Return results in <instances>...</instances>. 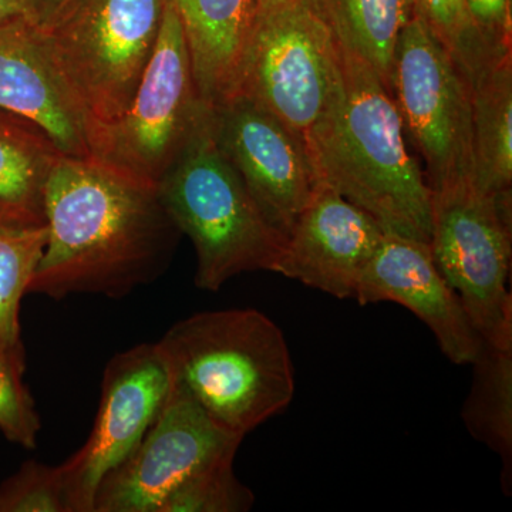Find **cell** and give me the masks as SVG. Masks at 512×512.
<instances>
[{
	"label": "cell",
	"mask_w": 512,
	"mask_h": 512,
	"mask_svg": "<svg viewBox=\"0 0 512 512\" xmlns=\"http://www.w3.org/2000/svg\"><path fill=\"white\" fill-rule=\"evenodd\" d=\"M47 241L30 293L119 299L151 284L173 262L181 231L157 188L89 157L62 154L47 178Z\"/></svg>",
	"instance_id": "cell-1"
},
{
	"label": "cell",
	"mask_w": 512,
	"mask_h": 512,
	"mask_svg": "<svg viewBox=\"0 0 512 512\" xmlns=\"http://www.w3.org/2000/svg\"><path fill=\"white\" fill-rule=\"evenodd\" d=\"M343 89L306 136L319 184L375 218L389 234L429 242L431 190L410 156L393 94L342 45Z\"/></svg>",
	"instance_id": "cell-2"
},
{
	"label": "cell",
	"mask_w": 512,
	"mask_h": 512,
	"mask_svg": "<svg viewBox=\"0 0 512 512\" xmlns=\"http://www.w3.org/2000/svg\"><path fill=\"white\" fill-rule=\"evenodd\" d=\"M158 345L175 382L212 420L244 439L295 396L284 332L256 309L195 313L171 326Z\"/></svg>",
	"instance_id": "cell-3"
},
{
	"label": "cell",
	"mask_w": 512,
	"mask_h": 512,
	"mask_svg": "<svg viewBox=\"0 0 512 512\" xmlns=\"http://www.w3.org/2000/svg\"><path fill=\"white\" fill-rule=\"evenodd\" d=\"M158 197L197 256L195 286L217 292L245 272H276L285 238L265 220L211 130L210 110Z\"/></svg>",
	"instance_id": "cell-4"
},
{
	"label": "cell",
	"mask_w": 512,
	"mask_h": 512,
	"mask_svg": "<svg viewBox=\"0 0 512 512\" xmlns=\"http://www.w3.org/2000/svg\"><path fill=\"white\" fill-rule=\"evenodd\" d=\"M210 107L201 100L174 0H164L156 49L130 106L117 119L87 124L89 158L157 188L197 133Z\"/></svg>",
	"instance_id": "cell-5"
},
{
	"label": "cell",
	"mask_w": 512,
	"mask_h": 512,
	"mask_svg": "<svg viewBox=\"0 0 512 512\" xmlns=\"http://www.w3.org/2000/svg\"><path fill=\"white\" fill-rule=\"evenodd\" d=\"M164 0H67L43 29L47 52L87 124L130 106L156 49Z\"/></svg>",
	"instance_id": "cell-6"
},
{
	"label": "cell",
	"mask_w": 512,
	"mask_h": 512,
	"mask_svg": "<svg viewBox=\"0 0 512 512\" xmlns=\"http://www.w3.org/2000/svg\"><path fill=\"white\" fill-rule=\"evenodd\" d=\"M429 245L483 342L512 350L511 192L481 190L473 178L431 191Z\"/></svg>",
	"instance_id": "cell-7"
},
{
	"label": "cell",
	"mask_w": 512,
	"mask_h": 512,
	"mask_svg": "<svg viewBox=\"0 0 512 512\" xmlns=\"http://www.w3.org/2000/svg\"><path fill=\"white\" fill-rule=\"evenodd\" d=\"M343 89L342 47L328 18L308 5L256 16L237 94L305 141Z\"/></svg>",
	"instance_id": "cell-8"
},
{
	"label": "cell",
	"mask_w": 512,
	"mask_h": 512,
	"mask_svg": "<svg viewBox=\"0 0 512 512\" xmlns=\"http://www.w3.org/2000/svg\"><path fill=\"white\" fill-rule=\"evenodd\" d=\"M392 94L430 190L473 178L471 84L417 12L397 42Z\"/></svg>",
	"instance_id": "cell-9"
},
{
	"label": "cell",
	"mask_w": 512,
	"mask_h": 512,
	"mask_svg": "<svg viewBox=\"0 0 512 512\" xmlns=\"http://www.w3.org/2000/svg\"><path fill=\"white\" fill-rule=\"evenodd\" d=\"M242 440L212 420L174 379L167 402L136 450L101 481L94 512H160L180 485L234 461Z\"/></svg>",
	"instance_id": "cell-10"
},
{
	"label": "cell",
	"mask_w": 512,
	"mask_h": 512,
	"mask_svg": "<svg viewBox=\"0 0 512 512\" xmlns=\"http://www.w3.org/2000/svg\"><path fill=\"white\" fill-rule=\"evenodd\" d=\"M173 386V370L158 342L124 350L107 363L89 440L59 466L70 512H94L101 481L136 450Z\"/></svg>",
	"instance_id": "cell-11"
},
{
	"label": "cell",
	"mask_w": 512,
	"mask_h": 512,
	"mask_svg": "<svg viewBox=\"0 0 512 512\" xmlns=\"http://www.w3.org/2000/svg\"><path fill=\"white\" fill-rule=\"evenodd\" d=\"M210 121L265 220L286 238L319 185L302 138L241 94L210 107Z\"/></svg>",
	"instance_id": "cell-12"
},
{
	"label": "cell",
	"mask_w": 512,
	"mask_h": 512,
	"mask_svg": "<svg viewBox=\"0 0 512 512\" xmlns=\"http://www.w3.org/2000/svg\"><path fill=\"white\" fill-rule=\"evenodd\" d=\"M353 299L360 305L394 302L409 309L456 365H471L483 348L463 303L437 268L429 242L384 232Z\"/></svg>",
	"instance_id": "cell-13"
},
{
	"label": "cell",
	"mask_w": 512,
	"mask_h": 512,
	"mask_svg": "<svg viewBox=\"0 0 512 512\" xmlns=\"http://www.w3.org/2000/svg\"><path fill=\"white\" fill-rule=\"evenodd\" d=\"M383 235L375 218L319 184L286 235L276 274L335 298L353 299Z\"/></svg>",
	"instance_id": "cell-14"
},
{
	"label": "cell",
	"mask_w": 512,
	"mask_h": 512,
	"mask_svg": "<svg viewBox=\"0 0 512 512\" xmlns=\"http://www.w3.org/2000/svg\"><path fill=\"white\" fill-rule=\"evenodd\" d=\"M0 109L35 121L66 156L89 157L86 116L36 22L20 20L0 29Z\"/></svg>",
	"instance_id": "cell-15"
},
{
	"label": "cell",
	"mask_w": 512,
	"mask_h": 512,
	"mask_svg": "<svg viewBox=\"0 0 512 512\" xmlns=\"http://www.w3.org/2000/svg\"><path fill=\"white\" fill-rule=\"evenodd\" d=\"M201 100L217 106L237 93L258 13L256 0H174Z\"/></svg>",
	"instance_id": "cell-16"
},
{
	"label": "cell",
	"mask_w": 512,
	"mask_h": 512,
	"mask_svg": "<svg viewBox=\"0 0 512 512\" xmlns=\"http://www.w3.org/2000/svg\"><path fill=\"white\" fill-rule=\"evenodd\" d=\"M62 154L35 121L0 109V222L46 224L47 178Z\"/></svg>",
	"instance_id": "cell-17"
},
{
	"label": "cell",
	"mask_w": 512,
	"mask_h": 512,
	"mask_svg": "<svg viewBox=\"0 0 512 512\" xmlns=\"http://www.w3.org/2000/svg\"><path fill=\"white\" fill-rule=\"evenodd\" d=\"M474 183L481 190H512V53L485 69L471 86Z\"/></svg>",
	"instance_id": "cell-18"
},
{
	"label": "cell",
	"mask_w": 512,
	"mask_h": 512,
	"mask_svg": "<svg viewBox=\"0 0 512 512\" xmlns=\"http://www.w3.org/2000/svg\"><path fill=\"white\" fill-rule=\"evenodd\" d=\"M473 383L461 419L474 440L501 458L504 493L512 487V350L484 343L473 363Z\"/></svg>",
	"instance_id": "cell-19"
},
{
	"label": "cell",
	"mask_w": 512,
	"mask_h": 512,
	"mask_svg": "<svg viewBox=\"0 0 512 512\" xmlns=\"http://www.w3.org/2000/svg\"><path fill=\"white\" fill-rule=\"evenodd\" d=\"M340 45L369 64L392 93L397 42L416 15V0H325Z\"/></svg>",
	"instance_id": "cell-20"
},
{
	"label": "cell",
	"mask_w": 512,
	"mask_h": 512,
	"mask_svg": "<svg viewBox=\"0 0 512 512\" xmlns=\"http://www.w3.org/2000/svg\"><path fill=\"white\" fill-rule=\"evenodd\" d=\"M47 241L45 225L0 222V352L26 359L20 335V303Z\"/></svg>",
	"instance_id": "cell-21"
},
{
	"label": "cell",
	"mask_w": 512,
	"mask_h": 512,
	"mask_svg": "<svg viewBox=\"0 0 512 512\" xmlns=\"http://www.w3.org/2000/svg\"><path fill=\"white\" fill-rule=\"evenodd\" d=\"M416 9L471 86L500 59L477 32L464 0H416Z\"/></svg>",
	"instance_id": "cell-22"
},
{
	"label": "cell",
	"mask_w": 512,
	"mask_h": 512,
	"mask_svg": "<svg viewBox=\"0 0 512 512\" xmlns=\"http://www.w3.org/2000/svg\"><path fill=\"white\" fill-rule=\"evenodd\" d=\"M254 504V493L235 476L234 461H225L180 485L160 512H245Z\"/></svg>",
	"instance_id": "cell-23"
},
{
	"label": "cell",
	"mask_w": 512,
	"mask_h": 512,
	"mask_svg": "<svg viewBox=\"0 0 512 512\" xmlns=\"http://www.w3.org/2000/svg\"><path fill=\"white\" fill-rule=\"evenodd\" d=\"M25 370L26 359L0 352V431L12 443L33 450L42 423L23 382Z\"/></svg>",
	"instance_id": "cell-24"
},
{
	"label": "cell",
	"mask_w": 512,
	"mask_h": 512,
	"mask_svg": "<svg viewBox=\"0 0 512 512\" xmlns=\"http://www.w3.org/2000/svg\"><path fill=\"white\" fill-rule=\"evenodd\" d=\"M0 512H70L59 467L26 461L0 484Z\"/></svg>",
	"instance_id": "cell-25"
},
{
	"label": "cell",
	"mask_w": 512,
	"mask_h": 512,
	"mask_svg": "<svg viewBox=\"0 0 512 512\" xmlns=\"http://www.w3.org/2000/svg\"><path fill=\"white\" fill-rule=\"evenodd\" d=\"M471 22L495 57L512 53V0H464Z\"/></svg>",
	"instance_id": "cell-26"
},
{
	"label": "cell",
	"mask_w": 512,
	"mask_h": 512,
	"mask_svg": "<svg viewBox=\"0 0 512 512\" xmlns=\"http://www.w3.org/2000/svg\"><path fill=\"white\" fill-rule=\"evenodd\" d=\"M20 20L37 23L33 0H0V29Z\"/></svg>",
	"instance_id": "cell-27"
},
{
	"label": "cell",
	"mask_w": 512,
	"mask_h": 512,
	"mask_svg": "<svg viewBox=\"0 0 512 512\" xmlns=\"http://www.w3.org/2000/svg\"><path fill=\"white\" fill-rule=\"evenodd\" d=\"M256 3H258V13H256V16L295 5L312 6V8L320 10L326 16L325 0H256Z\"/></svg>",
	"instance_id": "cell-28"
},
{
	"label": "cell",
	"mask_w": 512,
	"mask_h": 512,
	"mask_svg": "<svg viewBox=\"0 0 512 512\" xmlns=\"http://www.w3.org/2000/svg\"><path fill=\"white\" fill-rule=\"evenodd\" d=\"M33 3H35L37 23L40 28H47L66 5L67 0H33Z\"/></svg>",
	"instance_id": "cell-29"
}]
</instances>
